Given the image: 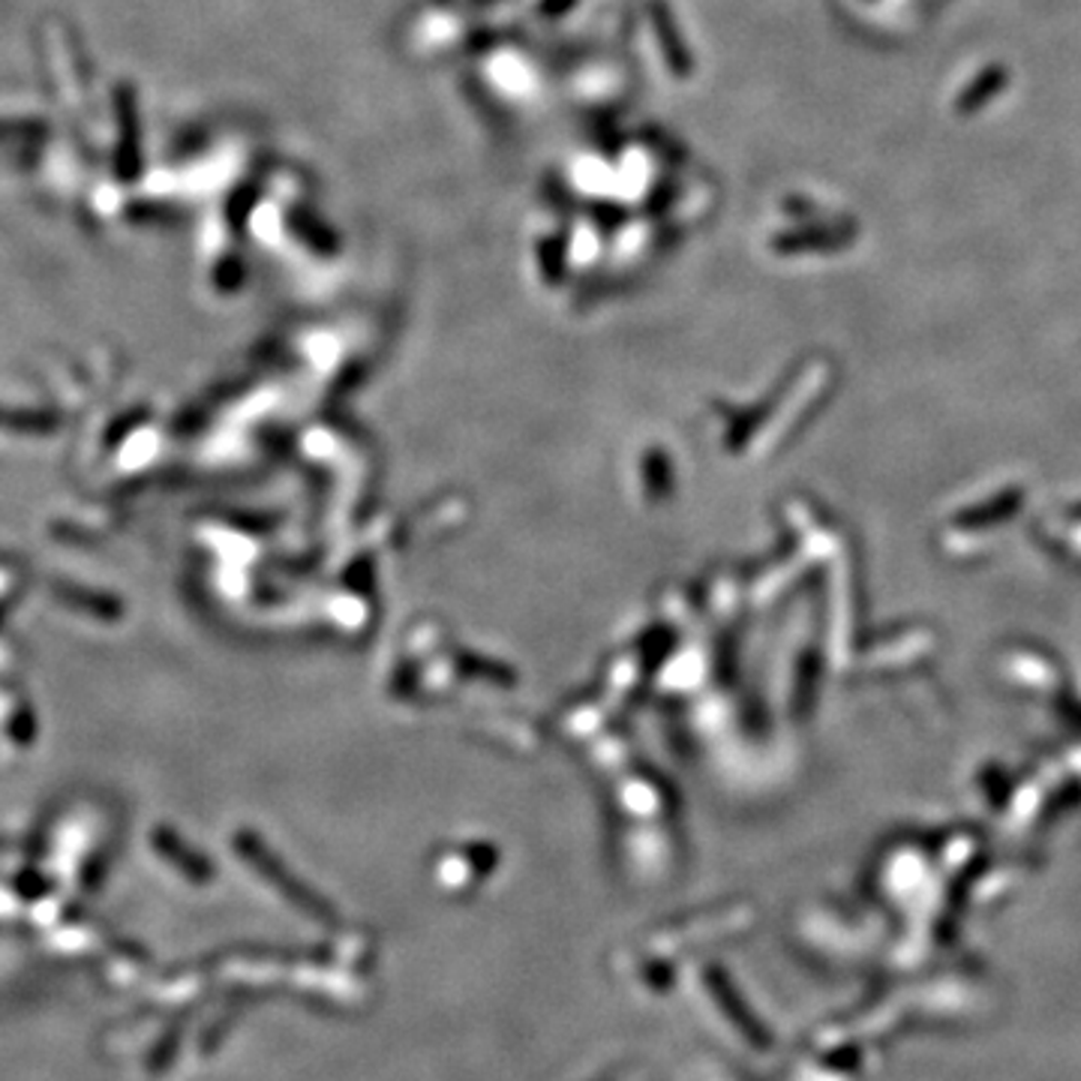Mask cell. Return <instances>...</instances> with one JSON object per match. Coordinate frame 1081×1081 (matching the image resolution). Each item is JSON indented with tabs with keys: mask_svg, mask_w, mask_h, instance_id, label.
<instances>
[]
</instances>
